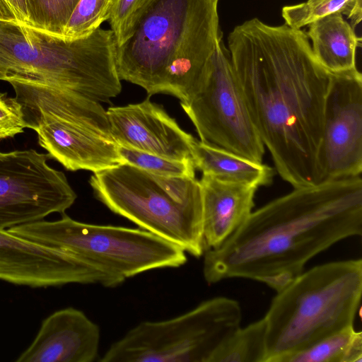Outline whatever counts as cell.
Wrapping results in <instances>:
<instances>
[{
  "label": "cell",
  "mask_w": 362,
  "mask_h": 362,
  "mask_svg": "<svg viewBox=\"0 0 362 362\" xmlns=\"http://www.w3.org/2000/svg\"><path fill=\"white\" fill-rule=\"evenodd\" d=\"M228 46L251 119L278 173L293 188L320 184L317 155L330 75L305 31L253 18L233 28Z\"/></svg>",
  "instance_id": "6da1fadb"
},
{
  "label": "cell",
  "mask_w": 362,
  "mask_h": 362,
  "mask_svg": "<svg viewBox=\"0 0 362 362\" xmlns=\"http://www.w3.org/2000/svg\"><path fill=\"white\" fill-rule=\"evenodd\" d=\"M362 234V180L348 177L293 188L252 211L220 246L204 252L209 284L243 278L278 291L306 263Z\"/></svg>",
  "instance_id": "7a4b0ae2"
},
{
  "label": "cell",
  "mask_w": 362,
  "mask_h": 362,
  "mask_svg": "<svg viewBox=\"0 0 362 362\" xmlns=\"http://www.w3.org/2000/svg\"><path fill=\"white\" fill-rule=\"evenodd\" d=\"M113 32L68 40L0 21V80L13 87L28 129L63 122L111 137L106 110L122 90Z\"/></svg>",
  "instance_id": "3957f363"
},
{
  "label": "cell",
  "mask_w": 362,
  "mask_h": 362,
  "mask_svg": "<svg viewBox=\"0 0 362 362\" xmlns=\"http://www.w3.org/2000/svg\"><path fill=\"white\" fill-rule=\"evenodd\" d=\"M218 0H144L117 46L120 80L186 102L222 40Z\"/></svg>",
  "instance_id": "277c9868"
},
{
  "label": "cell",
  "mask_w": 362,
  "mask_h": 362,
  "mask_svg": "<svg viewBox=\"0 0 362 362\" xmlns=\"http://www.w3.org/2000/svg\"><path fill=\"white\" fill-rule=\"evenodd\" d=\"M361 296V259L330 262L301 272L276 291L264 317L266 362H281L354 326Z\"/></svg>",
  "instance_id": "5b68a950"
},
{
  "label": "cell",
  "mask_w": 362,
  "mask_h": 362,
  "mask_svg": "<svg viewBox=\"0 0 362 362\" xmlns=\"http://www.w3.org/2000/svg\"><path fill=\"white\" fill-rule=\"evenodd\" d=\"M89 183L113 213L193 257L203 256L202 189L196 177H163L122 163L94 173Z\"/></svg>",
  "instance_id": "8992f818"
},
{
  "label": "cell",
  "mask_w": 362,
  "mask_h": 362,
  "mask_svg": "<svg viewBox=\"0 0 362 362\" xmlns=\"http://www.w3.org/2000/svg\"><path fill=\"white\" fill-rule=\"evenodd\" d=\"M32 242L59 250L110 277L118 286L127 279L187 260L179 245L141 228L80 222L62 214L7 229Z\"/></svg>",
  "instance_id": "52a82bcc"
},
{
  "label": "cell",
  "mask_w": 362,
  "mask_h": 362,
  "mask_svg": "<svg viewBox=\"0 0 362 362\" xmlns=\"http://www.w3.org/2000/svg\"><path fill=\"white\" fill-rule=\"evenodd\" d=\"M242 310L230 298L204 300L178 316L144 321L112 343L100 362H210L239 327Z\"/></svg>",
  "instance_id": "ba28073f"
},
{
  "label": "cell",
  "mask_w": 362,
  "mask_h": 362,
  "mask_svg": "<svg viewBox=\"0 0 362 362\" xmlns=\"http://www.w3.org/2000/svg\"><path fill=\"white\" fill-rule=\"evenodd\" d=\"M180 105L202 142L262 163L264 146L252 123L222 40L197 87Z\"/></svg>",
  "instance_id": "9c48e42d"
},
{
  "label": "cell",
  "mask_w": 362,
  "mask_h": 362,
  "mask_svg": "<svg viewBox=\"0 0 362 362\" xmlns=\"http://www.w3.org/2000/svg\"><path fill=\"white\" fill-rule=\"evenodd\" d=\"M33 149L0 152V230L64 214L77 195L66 175Z\"/></svg>",
  "instance_id": "30bf717a"
},
{
  "label": "cell",
  "mask_w": 362,
  "mask_h": 362,
  "mask_svg": "<svg viewBox=\"0 0 362 362\" xmlns=\"http://www.w3.org/2000/svg\"><path fill=\"white\" fill-rule=\"evenodd\" d=\"M329 75L317 155L320 183L362 172L361 74L356 68Z\"/></svg>",
  "instance_id": "8fae6325"
},
{
  "label": "cell",
  "mask_w": 362,
  "mask_h": 362,
  "mask_svg": "<svg viewBox=\"0 0 362 362\" xmlns=\"http://www.w3.org/2000/svg\"><path fill=\"white\" fill-rule=\"evenodd\" d=\"M0 281L30 288L105 286L107 277L57 249L0 230Z\"/></svg>",
  "instance_id": "7c38bea8"
},
{
  "label": "cell",
  "mask_w": 362,
  "mask_h": 362,
  "mask_svg": "<svg viewBox=\"0 0 362 362\" xmlns=\"http://www.w3.org/2000/svg\"><path fill=\"white\" fill-rule=\"evenodd\" d=\"M106 112L111 137L117 144L172 159L192 160L194 137L150 99L111 107Z\"/></svg>",
  "instance_id": "4fadbf2b"
},
{
  "label": "cell",
  "mask_w": 362,
  "mask_h": 362,
  "mask_svg": "<svg viewBox=\"0 0 362 362\" xmlns=\"http://www.w3.org/2000/svg\"><path fill=\"white\" fill-rule=\"evenodd\" d=\"M99 326L83 311L67 307L43 320L16 362H93L98 357Z\"/></svg>",
  "instance_id": "5bb4252c"
},
{
  "label": "cell",
  "mask_w": 362,
  "mask_h": 362,
  "mask_svg": "<svg viewBox=\"0 0 362 362\" xmlns=\"http://www.w3.org/2000/svg\"><path fill=\"white\" fill-rule=\"evenodd\" d=\"M38 144L68 170L98 173L123 163L117 144L95 132L63 122H49L35 130Z\"/></svg>",
  "instance_id": "9a60e30c"
},
{
  "label": "cell",
  "mask_w": 362,
  "mask_h": 362,
  "mask_svg": "<svg viewBox=\"0 0 362 362\" xmlns=\"http://www.w3.org/2000/svg\"><path fill=\"white\" fill-rule=\"evenodd\" d=\"M202 235L205 251L216 248L247 219L257 188L202 175Z\"/></svg>",
  "instance_id": "2e32d148"
},
{
  "label": "cell",
  "mask_w": 362,
  "mask_h": 362,
  "mask_svg": "<svg viewBox=\"0 0 362 362\" xmlns=\"http://www.w3.org/2000/svg\"><path fill=\"white\" fill-rule=\"evenodd\" d=\"M313 53L329 73H340L356 68V54L361 38L354 27L337 13L317 19L305 32Z\"/></svg>",
  "instance_id": "e0dca14e"
},
{
  "label": "cell",
  "mask_w": 362,
  "mask_h": 362,
  "mask_svg": "<svg viewBox=\"0 0 362 362\" xmlns=\"http://www.w3.org/2000/svg\"><path fill=\"white\" fill-rule=\"evenodd\" d=\"M191 156L195 168L218 180L258 188L269 185L274 169L222 148L209 145L195 138L191 144Z\"/></svg>",
  "instance_id": "ac0fdd59"
},
{
  "label": "cell",
  "mask_w": 362,
  "mask_h": 362,
  "mask_svg": "<svg viewBox=\"0 0 362 362\" xmlns=\"http://www.w3.org/2000/svg\"><path fill=\"white\" fill-rule=\"evenodd\" d=\"M281 362H362V332L349 327L286 356Z\"/></svg>",
  "instance_id": "d6986e66"
},
{
  "label": "cell",
  "mask_w": 362,
  "mask_h": 362,
  "mask_svg": "<svg viewBox=\"0 0 362 362\" xmlns=\"http://www.w3.org/2000/svg\"><path fill=\"white\" fill-rule=\"evenodd\" d=\"M267 326L263 318L239 327L215 351L210 362H266Z\"/></svg>",
  "instance_id": "ffe728a7"
},
{
  "label": "cell",
  "mask_w": 362,
  "mask_h": 362,
  "mask_svg": "<svg viewBox=\"0 0 362 362\" xmlns=\"http://www.w3.org/2000/svg\"><path fill=\"white\" fill-rule=\"evenodd\" d=\"M362 0H307L284 6L281 16L291 28L302 29L313 22L333 13H341L351 21L353 26L361 21Z\"/></svg>",
  "instance_id": "44dd1931"
},
{
  "label": "cell",
  "mask_w": 362,
  "mask_h": 362,
  "mask_svg": "<svg viewBox=\"0 0 362 362\" xmlns=\"http://www.w3.org/2000/svg\"><path fill=\"white\" fill-rule=\"evenodd\" d=\"M79 0H27L30 26L64 38L65 28Z\"/></svg>",
  "instance_id": "7402d4cb"
},
{
  "label": "cell",
  "mask_w": 362,
  "mask_h": 362,
  "mask_svg": "<svg viewBox=\"0 0 362 362\" xmlns=\"http://www.w3.org/2000/svg\"><path fill=\"white\" fill-rule=\"evenodd\" d=\"M123 163L153 175L170 177H195L192 160H176L117 144Z\"/></svg>",
  "instance_id": "603a6c76"
},
{
  "label": "cell",
  "mask_w": 362,
  "mask_h": 362,
  "mask_svg": "<svg viewBox=\"0 0 362 362\" xmlns=\"http://www.w3.org/2000/svg\"><path fill=\"white\" fill-rule=\"evenodd\" d=\"M110 0H79L65 28L64 38L75 40L86 37L108 20Z\"/></svg>",
  "instance_id": "cb8c5ba5"
},
{
  "label": "cell",
  "mask_w": 362,
  "mask_h": 362,
  "mask_svg": "<svg viewBox=\"0 0 362 362\" xmlns=\"http://www.w3.org/2000/svg\"><path fill=\"white\" fill-rule=\"evenodd\" d=\"M25 128L28 127L21 103L0 92V141L23 133Z\"/></svg>",
  "instance_id": "d4e9b609"
},
{
  "label": "cell",
  "mask_w": 362,
  "mask_h": 362,
  "mask_svg": "<svg viewBox=\"0 0 362 362\" xmlns=\"http://www.w3.org/2000/svg\"><path fill=\"white\" fill-rule=\"evenodd\" d=\"M144 0H114L110 9L109 21L117 46L121 45L126 37L130 22Z\"/></svg>",
  "instance_id": "484cf974"
},
{
  "label": "cell",
  "mask_w": 362,
  "mask_h": 362,
  "mask_svg": "<svg viewBox=\"0 0 362 362\" xmlns=\"http://www.w3.org/2000/svg\"><path fill=\"white\" fill-rule=\"evenodd\" d=\"M0 21L30 26L27 0H0Z\"/></svg>",
  "instance_id": "4316f807"
},
{
  "label": "cell",
  "mask_w": 362,
  "mask_h": 362,
  "mask_svg": "<svg viewBox=\"0 0 362 362\" xmlns=\"http://www.w3.org/2000/svg\"><path fill=\"white\" fill-rule=\"evenodd\" d=\"M110 1H112V2H113L114 0H110Z\"/></svg>",
  "instance_id": "83f0119b"
}]
</instances>
